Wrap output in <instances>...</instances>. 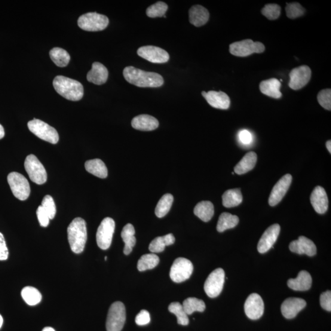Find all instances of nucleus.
I'll return each instance as SVG.
<instances>
[{
    "label": "nucleus",
    "instance_id": "nucleus-1",
    "mask_svg": "<svg viewBox=\"0 0 331 331\" xmlns=\"http://www.w3.org/2000/svg\"><path fill=\"white\" fill-rule=\"evenodd\" d=\"M123 73L126 81L137 87L156 88L164 84V79L159 74L144 72L133 66L126 67Z\"/></svg>",
    "mask_w": 331,
    "mask_h": 331
},
{
    "label": "nucleus",
    "instance_id": "nucleus-2",
    "mask_svg": "<svg viewBox=\"0 0 331 331\" xmlns=\"http://www.w3.org/2000/svg\"><path fill=\"white\" fill-rule=\"evenodd\" d=\"M67 232L70 249L75 253H81L87 239L85 221L82 218H76L69 224Z\"/></svg>",
    "mask_w": 331,
    "mask_h": 331
},
{
    "label": "nucleus",
    "instance_id": "nucleus-3",
    "mask_svg": "<svg viewBox=\"0 0 331 331\" xmlns=\"http://www.w3.org/2000/svg\"><path fill=\"white\" fill-rule=\"evenodd\" d=\"M53 85L57 93L67 100L78 101L84 96V87L76 80L57 76L54 80Z\"/></svg>",
    "mask_w": 331,
    "mask_h": 331
},
{
    "label": "nucleus",
    "instance_id": "nucleus-4",
    "mask_svg": "<svg viewBox=\"0 0 331 331\" xmlns=\"http://www.w3.org/2000/svg\"><path fill=\"white\" fill-rule=\"evenodd\" d=\"M109 18L97 12H88L79 18L78 23L81 29L88 32L102 31L108 26Z\"/></svg>",
    "mask_w": 331,
    "mask_h": 331
},
{
    "label": "nucleus",
    "instance_id": "nucleus-5",
    "mask_svg": "<svg viewBox=\"0 0 331 331\" xmlns=\"http://www.w3.org/2000/svg\"><path fill=\"white\" fill-rule=\"evenodd\" d=\"M28 127L35 136L48 143L55 144L59 140L57 130L40 120L34 119L28 123Z\"/></svg>",
    "mask_w": 331,
    "mask_h": 331
},
{
    "label": "nucleus",
    "instance_id": "nucleus-6",
    "mask_svg": "<svg viewBox=\"0 0 331 331\" xmlns=\"http://www.w3.org/2000/svg\"><path fill=\"white\" fill-rule=\"evenodd\" d=\"M126 321L125 306L121 302L110 305L106 320L107 331H121Z\"/></svg>",
    "mask_w": 331,
    "mask_h": 331
},
{
    "label": "nucleus",
    "instance_id": "nucleus-7",
    "mask_svg": "<svg viewBox=\"0 0 331 331\" xmlns=\"http://www.w3.org/2000/svg\"><path fill=\"white\" fill-rule=\"evenodd\" d=\"M8 182L15 197L20 201H25L30 195L29 181L23 175L12 172L8 176Z\"/></svg>",
    "mask_w": 331,
    "mask_h": 331
},
{
    "label": "nucleus",
    "instance_id": "nucleus-8",
    "mask_svg": "<svg viewBox=\"0 0 331 331\" xmlns=\"http://www.w3.org/2000/svg\"><path fill=\"white\" fill-rule=\"evenodd\" d=\"M265 46L260 42H254L251 39L232 43L229 45V52L236 57H245L251 54L263 53Z\"/></svg>",
    "mask_w": 331,
    "mask_h": 331
},
{
    "label": "nucleus",
    "instance_id": "nucleus-9",
    "mask_svg": "<svg viewBox=\"0 0 331 331\" xmlns=\"http://www.w3.org/2000/svg\"><path fill=\"white\" fill-rule=\"evenodd\" d=\"M24 165L32 182L38 185H42L46 182L48 179L47 173L44 166L35 155H30L27 156Z\"/></svg>",
    "mask_w": 331,
    "mask_h": 331
},
{
    "label": "nucleus",
    "instance_id": "nucleus-10",
    "mask_svg": "<svg viewBox=\"0 0 331 331\" xmlns=\"http://www.w3.org/2000/svg\"><path fill=\"white\" fill-rule=\"evenodd\" d=\"M225 273L222 268H218L211 272L204 283V291L210 298L220 295L225 283Z\"/></svg>",
    "mask_w": 331,
    "mask_h": 331
},
{
    "label": "nucleus",
    "instance_id": "nucleus-11",
    "mask_svg": "<svg viewBox=\"0 0 331 331\" xmlns=\"http://www.w3.org/2000/svg\"><path fill=\"white\" fill-rule=\"evenodd\" d=\"M115 224L111 218L107 217L101 222L97 232V242L101 249L107 250L111 245Z\"/></svg>",
    "mask_w": 331,
    "mask_h": 331
},
{
    "label": "nucleus",
    "instance_id": "nucleus-12",
    "mask_svg": "<svg viewBox=\"0 0 331 331\" xmlns=\"http://www.w3.org/2000/svg\"><path fill=\"white\" fill-rule=\"evenodd\" d=\"M193 264L188 259L179 257L174 261L170 270V277L176 283H181L191 277Z\"/></svg>",
    "mask_w": 331,
    "mask_h": 331
},
{
    "label": "nucleus",
    "instance_id": "nucleus-13",
    "mask_svg": "<svg viewBox=\"0 0 331 331\" xmlns=\"http://www.w3.org/2000/svg\"><path fill=\"white\" fill-rule=\"evenodd\" d=\"M137 54L150 62L153 63H164L170 60V55L160 48L156 46L147 45L140 48Z\"/></svg>",
    "mask_w": 331,
    "mask_h": 331
},
{
    "label": "nucleus",
    "instance_id": "nucleus-14",
    "mask_svg": "<svg viewBox=\"0 0 331 331\" xmlns=\"http://www.w3.org/2000/svg\"><path fill=\"white\" fill-rule=\"evenodd\" d=\"M312 72L309 66L302 65L291 70L289 87L294 90H299L308 84L311 80Z\"/></svg>",
    "mask_w": 331,
    "mask_h": 331
},
{
    "label": "nucleus",
    "instance_id": "nucleus-15",
    "mask_svg": "<svg viewBox=\"0 0 331 331\" xmlns=\"http://www.w3.org/2000/svg\"><path fill=\"white\" fill-rule=\"evenodd\" d=\"M245 314L251 320H257L262 317L265 310L264 302L258 294H250L245 302Z\"/></svg>",
    "mask_w": 331,
    "mask_h": 331
},
{
    "label": "nucleus",
    "instance_id": "nucleus-16",
    "mask_svg": "<svg viewBox=\"0 0 331 331\" xmlns=\"http://www.w3.org/2000/svg\"><path fill=\"white\" fill-rule=\"evenodd\" d=\"M291 175H285L279 180L272 188L269 198V204L271 206H275L280 202L286 195L292 182Z\"/></svg>",
    "mask_w": 331,
    "mask_h": 331
},
{
    "label": "nucleus",
    "instance_id": "nucleus-17",
    "mask_svg": "<svg viewBox=\"0 0 331 331\" xmlns=\"http://www.w3.org/2000/svg\"><path fill=\"white\" fill-rule=\"evenodd\" d=\"M280 232L278 224H274L263 233L257 244V250L260 253H265L273 247Z\"/></svg>",
    "mask_w": 331,
    "mask_h": 331
},
{
    "label": "nucleus",
    "instance_id": "nucleus-18",
    "mask_svg": "<svg viewBox=\"0 0 331 331\" xmlns=\"http://www.w3.org/2000/svg\"><path fill=\"white\" fill-rule=\"evenodd\" d=\"M305 300L297 297H290L282 303L281 311L282 315L287 319H292L296 317L299 312L305 308Z\"/></svg>",
    "mask_w": 331,
    "mask_h": 331
},
{
    "label": "nucleus",
    "instance_id": "nucleus-19",
    "mask_svg": "<svg viewBox=\"0 0 331 331\" xmlns=\"http://www.w3.org/2000/svg\"><path fill=\"white\" fill-rule=\"evenodd\" d=\"M202 95L204 97L210 106L214 108L220 109H228L230 106V98L228 94L223 91H202Z\"/></svg>",
    "mask_w": 331,
    "mask_h": 331
},
{
    "label": "nucleus",
    "instance_id": "nucleus-20",
    "mask_svg": "<svg viewBox=\"0 0 331 331\" xmlns=\"http://www.w3.org/2000/svg\"><path fill=\"white\" fill-rule=\"evenodd\" d=\"M290 250L293 253L299 254H305L309 256L315 255L317 253V247L311 239L300 236L297 240L291 242L290 244Z\"/></svg>",
    "mask_w": 331,
    "mask_h": 331
},
{
    "label": "nucleus",
    "instance_id": "nucleus-21",
    "mask_svg": "<svg viewBox=\"0 0 331 331\" xmlns=\"http://www.w3.org/2000/svg\"><path fill=\"white\" fill-rule=\"evenodd\" d=\"M311 202L313 207L318 214H324L328 208V198L326 191L320 186H316L311 196Z\"/></svg>",
    "mask_w": 331,
    "mask_h": 331
},
{
    "label": "nucleus",
    "instance_id": "nucleus-22",
    "mask_svg": "<svg viewBox=\"0 0 331 331\" xmlns=\"http://www.w3.org/2000/svg\"><path fill=\"white\" fill-rule=\"evenodd\" d=\"M131 125L136 130L149 131L156 130L158 127V120L147 114L135 116L131 121Z\"/></svg>",
    "mask_w": 331,
    "mask_h": 331
},
{
    "label": "nucleus",
    "instance_id": "nucleus-23",
    "mask_svg": "<svg viewBox=\"0 0 331 331\" xmlns=\"http://www.w3.org/2000/svg\"><path fill=\"white\" fill-rule=\"evenodd\" d=\"M108 70L103 64L94 62L92 64V68L87 74L88 82L98 85L105 84L108 78Z\"/></svg>",
    "mask_w": 331,
    "mask_h": 331
},
{
    "label": "nucleus",
    "instance_id": "nucleus-24",
    "mask_svg": "<svg viewBox=\"0 0 331 331\" xmlns=\"http://www.w3.org/2000/svg\"><path fill=\"white\" fill-rule=\"evenodd\" d=\"M209 12L201 5L192 6L189 10L190 22L195 27L203 26L209 19Z\"/></svg>",
    "mask_w": 331,
    "mask_h": 331
},
{
    "label": "nucleus",
    "instance_id": "nucleus-25",
    "mask_svg": "<svg viewBox=\"0 0 331 331\" xmlns=\"http://www.w3.org/2000/svg\"><path fill=\"white\" fill-rule=\"evenodd\" d=\"M312 278L311 274L305 271H300L296 278H290L288 286L294 291H308L311 288Z\"/></svg>",
    "mask_w": 331,
    "mask_h": 331
},
{
    "label": "nucleus",
    "instance_id": "nucleus-26",
    "mask_svg": "<svg viewBox=\"0 0 331 331\" xmlns=\"http://www.w3.org/2000/svg\"><path fill=\"white\" fill-rule=\"evenodd\" d=\"M280 87V82L275 78L266 80L261 82L259 84V89L262 93L275 99H278L282 96Z\"/></svg>",
    "mask_w": 331,
    "mask_h": 331
},
{
    "label": "nucleus",
    "instance_id": "nucleus-27",
    "mask_svg": "<svg viewBox=\"0 0 331 331\" xmlns=\"http://www.w3.org/2000/svg\"><path fill=\"white\" fill-rule=\"evenodd\" d=\"M257 161V155L254 152L247 153L239 163L234 167L236 174L242 175L248 173L255 167Z\"/></svg>",
    "mask_w": 331,
    "mask_h": 331
},
{
    "label": "nucleus",
    "instance_id": "nucleus-28",
    "mask_svg": "<svg viewBox=\"0 0 331 331\" xmlns=\"http://www.w3.org/2000/svg\"><path fill=\"white\" fill-rule=\"evenodd\" d=\"M135 229L130 223L126 225L122 229L121 237L125 243L124 253L126 255L131 253L133 248L136 244V239L135 238Z\"/></svg>",
    "mask_w": 331,
    "mask_h": 331
},
{
    "label": "nucleus",
    "instance_id": "nucleus-29",
    "mask_svg": "<svg viewBox=\"0 0 331 331\" xmlns=\"http://www.w3.org/2000/svg\"><path fill=\"white\" fill-rule=\"evenodd\" d=\"M85 168L89 173L101 179H105L108 174L105 164L100 159H90L86 161Z\"/></svg>",
    "mask_w": 331,
    "mask_h": 331
},
{
    "label": "nucleus",
    "instance_id": "nucleus-30",
    "mask_svg": "<svg viewBox=\"0 0 331 331\" xmlns=\"http://www.w3.org/2000/svg\"><path fill=\"white\" fill-rule=\"evenodd\" d=\"M194 214L199 219L204 222L211 219L214 215V204L210 201H203L196 204L194 208Z\"/></svg>",
    "mask_w": 331,
    "mask_h": 331
},
{
    "label": "nucleus",
    "instance_id": "nucleus-31",
    "mask_svg": "<svg viewBox=\"0 0 331 331\" xmlns=\"http://www.w3.org/2000/svg\"><path fill=\"white\" fill-rule=\"evenodd\" d=\"M176 239L173 234H168L161 237H157L153 239L149 245V250L152 253H161L165 249V247L173 245Z\"/></svg>",
    "mask_w": 331,
    "mask_h": 331
},
{
    "label": "nucleus",
    "instance_id": "nucleus-32",
    "mask_svg": "<svg viewBox=\"0 0 331 331\" xmlns=\"http://www.w3.org/2000/svg\"><path fill=\"white\" fill-rule=\"evenodd\" d=\"M242 195L239 188L227 190L222 196L223 206L227 208L238 206L242 202Z\"/></svg>",
    "mask_w": 331,
    "mask_h": 331
},
{
    "label": "nucleus",
    "instance_id": "nucleus-33",
    "mask_svg": "<svg viewBox=\"0 0 331 331\" xmlns=\"http://www.w3.org/2000/svg\"><path fill=\"white\" fill-rule=\"evenodd\" d=\"M239 219L238 216L224 212L220 215L218 221L217 229L220 232L226 231L227 229H232L238 225Z\"/></svg>",
    "mask_w": 331,
    "mask_h": 331
},
{
    "label": "nucleus",
    "instance_id": "nucleus-34",
    "mask_svg": "<svg viewBox=\"0 0 331 331\" xmlns=\"http://www.w3.org/2000/svg\"><path fill=\"white\" fill-rule=\"evenodd\" d=\"M24 301L28 305H36L41 301L42 295L36 288L32 287H26L23 288L21 292Z\"/></svg>",
    "mask_w": 331,
    "mask_h": 331
},
{
    "label": "nucleus",
    "instance_id": "nucleus-35",
    "mask_svg": "<svg viewBox=\"0 0 331 331\" xmlns=\"http://www.w3.org/2000/svg\"><path fill=\"white\" fill-rule=\"evenodd\" d=\"M50 57L58 67H65L68 64L70 57L67 52L63 49L55 48L50 51Z\"/></svg>",
    "mask_w": 331,
    "mask_h": 331
},
{
    "label": "nucleus",
    "instance_id": "nucleus-36",
    "mask_svg": "<svg viewBox=\"0 0 331 331\" xmlns=\"http://www.w3.org/2000/svg\"><path fill=\"white\" fill-rule=\"evenodd\" d=\"M174 201L173 196L171 194H166L159 199L155 208V214L158 218H162L167 216L170 211Z\"/></svg>",
    "mask_w": 331,
    "mask_h": 331
},
{
    "label": "nucleus",
    "instance_id": "nucleus-37",
    "mask_svg": "<svg viewBox=\"0 0 331 331\" xmlns=\"http://www.w3.org/2000/svg\"><path fill=\"white\" fill-rule=\"evenodd\" d=\"M159 262V257L154 253L144 254L138 261L137 269L139 271L152 269L157 266Z\"/></svg>",
    "mask_w": 331,
    "mask_h": 331
},
{
    "label": "nucleus",
    "instance_id": "nucleus-38",
    "mask_svg": "<svg viewBox=\"0 0 331 331\" xmlns=\"http://www.w3.org/2000/svg\"><path fill=\"white\" fill-rule=\"evenodd\" d=\"M182 306L187 315H192L195 312H202L205 309L203 300L196 297H188L184 300Z\"/></svg>",
    "mask_w": 331,
    "mask_h": 331
},
{
    "label": "nucleus",
    "instance_id": "nucleus-39",
    "mask_svg": "<svg viewBox=\"0 0 331 331\" xmlns=\"http://www.w3.org/2000/svg\"><path fill=\"white\" fill-rule=\"evenodd\" d=\"M169 311L174 314L177 318V323L182 326H186L189 323L188 315L186 314L183 306L179 302H173L169 305Z\"/></svg>",
    "mask_w": 331,
    "mask_h": 331
},
{
    "label": "nucleus",
    "instance_id": "nucleus-40",
    "mask_svg": "<svg viewBox=\"0 0 331 331\" xmlns=\"http://www.w3.org/2000/svg\"><path fill=\"white\" fill-rule=\"evenodd\" d=\"M168 9V6L165 3L158 2L149 6L147 9L146 14L147 16L151 18L164 17Z\"/></svg>",
    "mask_w": 331,
    "mask_h": 331
},
{
    "label": "nucleus",
    "instance_id": "nucleus-41",
    "mask_svg": "<svg viewBox=\"0 0 331 331\" xmlns=\"http://www.w3.org/2000/svg\"><path fill=\"white\" fill-rule=\"evenodd\" d=\"M285 9L287 17L291 19L302 16L305 13V9L298 3H287Z\"/></svg>",
    "mask_w": 331,
    "mask_h": 331
},
{
    "label": "nucleus",
    "instance_id": "nucleus-42",
    "mask_svg": "<svg viewBox=\"0 0 331 331\" xmlns=\"http://www.w3.org/2000/svg\"><path fill=\"white\" fill-rule=\"evenodd\" d=\"M281 7L277 4H268L262 9V14L269 20L277 19L281 13Z\"/></svg>",
    "mask_w": 331,
    "mask_h": 331
},
{
    "label": "nucleus",
    "instance_id": "nucleus-43",
    "mask_svg": "<svg viewBox=\"0 0 331 331\" xmlns=\"http://www.w3.org/2000/svg\"><path fill=\"white\" fill-rule=\"evenodd\" d=\"M41 206L48 214L49 219H53L57 211L53 198L50 195H46L43 198Z\"/></svg>",
    "mask_w": 331,
    "mask_h": 331
},
{
    "label": "nucleus",
    "instance_id": "nucleus-44",
    "mask_svg": "<svg viewBox=\"0 0 331 331\" xmlns=\"http://www.w3.org/2000/svg\"><path fill=\"white\" fill-rule=\"evenodd\" d=\"M319 104L325 109H331V90L324 89L319 92L317 96Z\"/></svg>",
    "mask_w": 331,
    "mask_h": 331
},
{
    "label": "nucleus",
    "instance_id": "nucleus-45",
    "mask_svg": "<svg viewBox=\"0 0 331 331\" xmlns=\"http://www.w3.org/2000/svg\"><path fill=\"white\" fill-rule=\"evenodd\" d=\"M320 304L321 308L328 312L331 311V292L327 291L320 296Z\"/></svg>",
    "mask_w": 331,
    "mask_h": 331
},
{
    "label": "nucleus",
    "instance_id": "nucleus-46",
    "mask_svg": "<svg viewBox=\"0 0 331 331\" xmlns=\"http://www.w3.org/2000/svg\"><path fill=\"white\" fill-rule=\"evenodd\" d=\"M150 321V316L149 312L143 310L136 316L135 319V322L139 326H144V325L148 324Z\"/></svg>",
    "mask_w": 331,
    "mask_h": 331
},
{
    "label": "nucleus",
    "instance_id": "nucleus-47",
    "mask_svg": "<svg viewBox=\"0 0 331 331\" xmlns=\"http://www.w3.org/2000/svg\"><path fill=\"white\" fill-rule=\"evenodd\" d=\"M37 217H38V219L40 224L42 227H47L49 224V217L46 211L44 210L41 206L38 207V209L36 210Z\"/></svg>",
    "mask_w": 331,
    "mask_h": 331
},
{
    "label": "nucleus",
    "instance_id": "nucleus-48",
    "mask_svg": "<svg viewBox=\"0 0 331 331\" xmlns=\"http://www.w3.org/2000/svg\"><path fill=\"white\" fill-rule=\"evenodd\" d=\"M9 251L6 246L4 235L0 232V261H5L8 258Z\"/></svg>",
    "mask_w": 331,
    "mask_h": 331
},
{
    "label": "nucleus",
    "instance_id": "nucleus-49",
    "mask_svg": "<svg viewBox=\"0 0 331 331\" xmlns=\"http://www.w3.org/2000/svg\"><path fill=\"white\" fill-rule=\"evenodd\" d=\"M239 138L241 143L245 145H248L252 142L253 137L250 131L246 130H242L239 132Z\"/></svg>",
    "mask_w": 331,
    "mask_h": 331
},
{
    "label": "nucleus",
    "instance_id": "nucleus-50",
    "mask_svg": "<svg viewBox=\"0 0 331 331\" xmlns=\"http://www.w3.org/2000/svg\"><path fill=\"white\" fill-rule=\"evenodd\" d=\"M5 134L4 128H3V126L0 124V139H2L3 137H4Z\"/></svg>",
    "mask_w": 331,
    "mask_h": 331
},
{
    "label": "nucleus",
    "instance_id": "nucleus-51",
    "mask_svg": "<svg viewBox=\"0 0 331 331\" xmlns=\"http://www.w3.org/2000/svg\"><path fill=\"white\" fill-rule=\"evenodd\" d=\"M326 148L328 150V151L329 152V153H331V141L330 140H327L326 144Z\"/></svg>",
    "mask_w": 331,
    "mask_h": 331
},
{
    "label": "nucleus",
    "instance_id": "nucleus-52",
    "mask_svg": "<svg viewBox=\"0 0 331 331\" xmlns=\"http://www.w3.org/2000/svg\"><path fill=\"white\" fill-rule=\"evenodd\" d=\"M42 331H55L54 328L51 327H46Z\"/></svg>",
    "mask_w": 331,
    "mask_h": 331
},
{
    "label": "nucleus",
    "instance_id": "nucleus-53",
    "mask_svg": "<svg viewBox=\"0 0 331 331\" xmlns=\"http://www.w3.org/2000/svg\"><path fill=\"white\" fill-rule=\"evenodd\" d=\"M3 323V319L2 315H0V328L2 327Z\"/></svg>",
    "mask_w": 331,
    "mask_h": 331
},
{
    "label": "nucleus",
    "instance_id": "nucleus-54",
    "mask_svg": "<svg viewBox=\"0 0 331 331\" xmlns=\"http://www.w3.org/2000/svg\"><path fill=\"white\" fill-rule=\"evenodd\" d=\"M107 256H105V257H104V259H105L106 261L107 260Z\"/></svg>",
    "mask_w": 331,
    "mask_h": 331
}]
</instances>
